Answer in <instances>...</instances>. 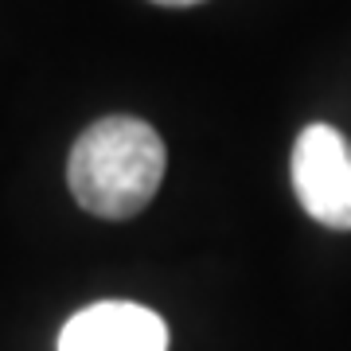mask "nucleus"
I'll list each match as a JSON object with an SVG mask.
<instances>
[{
	"label": "nucleus",
	"mask_w": 351,
	"mask_h": 351,
	"mask_svg": "<svg viewBox=\"0 0 351 351\" xmlns=\"http://www.w3.org/2000/svg\"><path fill=\"white\" fill-rule=\"evenodd\" d=\"M164 164L168 152L160 133L141 117L113 113L94 121L75 141L66 184L82 211L98 219H133L152 203L164 180Z\"/></svg>",
	"instance_id": "1"
},
{
	"label": "nucleus",
	"mask_w": 351,
	"mask_h": 351,
	"mask_svg": "<svg viewBox=\"0 0 351 351\" xmlns=\"http://www.w3.org/2000/svg\"><path fill=\"white\" fill-rule=\"evenodd\" d=\"M293 191L308 219L351 230V141L332 125H308L293 145Z\"/></svg>",
	"instance_id": "2"
},
{
	"label": "nucleus",
	"mask_w": 351,
	"mask_h": 351,
	"mask_svg": "<svg viewBox=\"0 0 351 351\" xmlns=\"http://www.w3.org/2000/svg\"><path fill=\"white\" fill-rule=\"evenodd\" d=\"M55 351H168V324L133 301H98L75 313Z\"/></svg>",
	"instance_id": "3"
},
{
	"label": "nucleus",
	"mask_w": 351,
	"mask_h": 351,
	"mask_svg": "<svg viewBox=\"0 0 351 351\" xmlns=\"http://www.w3.org/2000/svg\"><path fill=\"white\" fill-rule=\"evenodd\" d=\"M152 4H168V8H188V4H203V0H152Z\"/></svg>",
	"instance_id": "4"
}]
</instances>
